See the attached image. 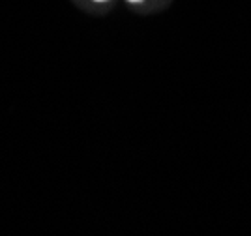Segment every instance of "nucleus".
Listing matches in <instances>:
<instances>
[{
	"label": "nucleus",
	"mask_w": 251,
	"mask_h": 236,
	"mask_svg": "<svg viewBox=\"0 0 251 236\" xmlns=\"http://www.w3.org/2000/svg\"><path fill=\"white\" fill-rule=\"evenodd\" d=\"M96 2H103V0H96Z\"/></svg>",
	"instance_id": "obj_2"
},
{
	"label": "nucleus",
	"mask_w": 251,
	"mask_h": 236,
	"mask_svg": "<svg viewBox=\"0 0 251 236\" xmlns=\"http://www.w3.org/2000/svg\"><path fill=\"white\" fill-rule=\"evenodd\" d=\"M129 2H139V0H129Z\"/></svg>",
	"instance_id": "obj_1"
}]
</instances>
